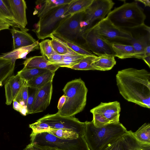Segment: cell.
Returning a JSON list of instances; mask_svg holds the SVG:
<instances>
[{
    "instance_id": "obj_1",
    "label": "cell",
    "mask_w": 150,
    "mask_h": 150,
    "mask_svg": "<svg viewBox=\"0 0 150 150\" xmlns=\"http://www.w3.org/2000/svg\"><path fill=\"white\" fill-rule=\"evenodd\" d=\"M120 94L128 102L150 108V73L144 69L129 68L118 71L116 76Z\"/></svg>"
},
{
    "instance_id": "obj_2",
    "label": "cell",
    "mask_w": 150,
    "mask_h": 150,
    "mask_svg": "<svg viewBox=\"0 0 150 150\" xmlns=\"http://www.w3.org/2000/svg\"><path fill=\"white\" fill-rule=\"evenodd\" d=\"M84 137L91 150H101L110 142L122 137L127 131L120 122L110 123L100 127H95L92 122H85Z\"/></svg>"
},
{
    "instance_id": "obj_3",
    "label": "cell",
    "mask_w": 150,
    "mask_h": 150,
    "mask_svg": "<svg viewBox=\"0 0 150 150\" xmlns=\"http://www.w3.org/2000/svg\"><path fill=\"white\" fill-rule=\"evenodd\" d=\"M63 91L65 102L57 113L65 117H72L84 109L86 103L88 91L84 82L80 78L67 83Z\"/></svg>"
},
{
    "instance_id": "obj_4",
    "label": "cell",
    "mask_w": 150,
    "mask_h": 150,
    "mask_svg": "<svg viewBox=\"0 0 150 150\" xmlns=\"http://www.w3.org/2000/svg\"><path fill=\"white\" fill-rule=\"evenodd\" d=\"M106 17L116 26L125 30L143 25L146 18L143 9L135 1L115 8Z\"/></svg>"
},
{
    "instance_id": "obj_5",
    "label": "cell",
    "mask_w": 150,
    "mask_h": 150,
    "mask_svg": "<svg viewBox=\"0 0 150 150\" xmlns=\"http://www.w3.org/2000/svg\"><path fill=\"white\" fill-rule=\"evenodd\" d=\"M69 4L55 7L39 18L36 28L32 30L39 39L50 38L61 23L71 16L65 15Z\"/></svg>"
},
{
    "instance_id": "obj_6",
    "label": "cell",
    "mask_w": 150,
    "mask_h": 150,
    "mask_svg": "<svg viewBox=\"0 0 150 150\" xmlns=\"http://www.w3.org/2000/svg\"><path fill=\"white\" fill-rule=\"evenodd\" d=\"M30 143L40 146L56 147L62 150H91L84 136L71 140L59 138L48 132L34 133L30 135Z\"/></svg>"
},
{
    "instance_id": "obj_7",
    "label": "cell",
    "mask_w": 150,
    "mask_h": 150,
    "mask_svg": "<svg viewBox=\"0 0 150 150\" xmlns=\"http://www.w3.org/2000/svg\"><path fill=\"white\" fill-rule=\"evenodd\" d=\"M120 103L117 101L101 102L90 110L93 115L92 121L96 127L110 123H120Z\"/></svg>"
},
{
    "instance_id": "obj_8",
    "label": "cell",
    "mask_w": 150,
    "mask_h": 150,
    "mask_svg": "<svg viewBox=\"0 0 150 150\" xmlns=\"http://www.w3.org/2000/svg\"><path fill=\"white\" fill-rule=\"evenodd\" d=\"M85 11L71 15L61 23L54 33L76 42L78 39H83L82 35L87 29L84 21Z\"/></svg>"
},
{
    "instance_id": "obj_9",
    "label": "cell",
    "mask_w": 150,
    "mask_h": 150,
    "mask_svg": "<svg viewBox=\"0 0 150 150\" xmlns=\"http://www.w3.org/2000/svg\"><path fill=\"white\" fill-rule=\"evenodd\" d=\"M37 121L47 124L52 130L70 129L76 132L79 136H84L86 127L85 122H81L74 116L65 117L57 112L54 114L47 115Z\"/></svg>"
},
{
    "instance_id": "obj_10",
    "label": "cell",
    "mask_w": 150,
    "mask_h": 150,
    "mask_svg": "<svg viewBox=\"0 0 150 150\" xmlns=\"http://www.w3.org/2000/svg\"><path fill=\"white\" fill-rule=\"evenodd\" d=\"M92 27L111 43L112 41L115 42V41H120L128 42L132 40V37L129 31L117 27L106 17Z\"/></svg>"
},
{
    "instance_id": "obj_11",
    "label": "cell",
    "mask_w": 150,
    "mask_h": 150,
    "mask_svg": "<svg viewBox=\"0 0 150 150\" xmlns=\"http://www.w3.org/2000/svg\"><path fill=\"white\" fill-rule=\"evenodd\" d=\"M87 48L92 53L98 56L108 54L114 56L111 43L108 41L92 27L87 29L82 35Z\"/></svg>"
},
{
    "instance_id": "obj_12",
    "label": "cell",
    "mask_w": 150,
    "mask_h": 150,
    "mask_svg": "<svg viewBox=\"0 0 150 150\" xmlns=\"http://www.w3.org/2000/svg\"><path fill=\"white\" fill-rule=\"evenodd\" d=\"M115 4L111 0H93L85 11L84 21L87 25V29L92 27L95 21H99L105 18Z\"/></svg>"
},
{
    "instance_id": "obj_13",
    "label": "cell",
    "mask_w": 150,
    "mask_h": 150,
    "mask_svg": "<svg viewBox=\"0 0 150 150\" xmlns=\"http://www.w3.org/2000/svg\"><path fill=\"white\" fill-rule=\"evenodd\" d=\"M131 34L132 40L128 42L134 47L135 58L142 59L144 57L146 47L150 45V28L144 24L140 26L139 33H136L132 29L126 30Z\"/></svg>"
},
{
    "instance_id": "obj_14",
    "label": "cell",
    "mask_w": 150,
    "mask_h": 150,
    "mask_svg": "<svg viewBox=\"0 0 150 150\" xmlns=\"http://www.w3.org/2000/svg\"><path fill=\"white\" fill-rule=\"evenodd\" d=\"M52 91V81L39 89L33 101L32 114L42 112L46 109L50 104Z\"/></svg>"
},
{
    "instance_id": "obj_15",
    "label": "cell",
    "mask_w": 150,
    "mask_h": 150,
    "mask_svg": "<svg viewBox=\"0 0 150 150\" xmlns=\"http://www.w3.org/2000/svg\"><path fill=\"white\" fill-rule=\"evenodd\" d=\"M13 16L16 28L24 30L28 22L26 16L27 8L24 0H7Z\"/></svg>"
},
{
    "instance_id": "obj_16",
    "label": "cell",
    "mask_w": 150,
    "mask_h": 150,
    "mask_svg": "<svg viewBox=\"0 0 150 150\" xmlns=\"http://www.w3.org/2000/svg\"><path fill=\"white\" fill-rule=\"evenodd\" d=\"M25 81L17 74L11 76L4 84L6 103L10 105L23 86Z\"/></svg>"
},
{
    "instance_id": "obj_17",
    "label": "cell",
    "mask_w": 150,
    "mask_h": 150,
    "mask_svg": "<svg viewBox=\"0 0 150 150\" xmlns=\"http://www.w3.org/2000/svg\"><path fill=\"white\" fill-rule=\"evenodd\" d=\"M23 64V68H25L45 69L54 72L60 67L58 65L50 63L42 56H35L27 58Z\"/></svg>"
},
{
    "instance_id": "obj_18",
    "label": "cell",
    "mask_w": 150,
    "mask_h": 150,
    "mask_svg": "<svg viewBox=\"0 0 150 150\" xmlns=\"http://www.w3.org/2000/svg\"><path fill=\"white\" fill-rule=\"evenodd\" d=\"M28 30V29L19 30L13 27L11 29L13 40V50L31 45L36 41L27 33Z\"/></svg>"
},
{
    "instance_id": "obj_19",
    "label": "cell",
    "mask_w": 150,
    "mask_h": 150,
    "mask_svg": "<svg viewBox=\"0 0 150 150\" xmlns=\"http://www.w3.org/2000/svg\"><path fill=\"white\" fill-rule=\"evenodd\" d=\"M16 60L0 57V87L13 75Z\"/></svg>"
},
{
    "instance_id": "obj_20",
    "label": "cell",
    "mask_w": 150,
    "mask_h": 150,
    "mask_svg": "<svg viewBox=\"0 0 150 150\" xmlns=\"http://www.w3.org/2000/svg\"><path fill=\"white\" fill-rule=\"evenodd\" d=\"M72 0H46L36 1V13L38 17H41L51 9L57 6L69 4Z\"/></svg>"
},
{
    "instance_id": "obj_21",
    "label": "cell",
    "mask_w": 150,
    "mask_h": 150,
    "mask_svg": "<svg viewBox=\"0 0 150 150\" xmlns=\"http://www.w3.org/2000/svg\"><path fill=\"white\" fill-rule=\"evenodd\" d=\"M38 41H36L33 44L20 47L8 52L3 54L0 57L6 59L16 60L17 59L24 58L31 52L39 49Z\"/></svg>"
},
{
    "instance_id": "obj_22",
    "label": "cell",
    "mask_w": 150,
    "mask_h": 150,
    "mask_svg": "<svg viewBox=\"0 0 150 150\" xmlns=\"http://www.w3.org/2000/svg\"><path fill=\"white\" fill-rule=\"evenodd\" d=\"M122 150H142L146 144L138 140L131 130L127 131L121 137Z\"/></svg>"
},
{
    "instance_id": "obj_23",
    "label": "cell",
    "mask_w": 150,
    "mask_h": 150,
    "mask_svg": "<svg viewBox=\"0 0 150 150\" xmlns=\"http://www.w3.org/2000/svg\"><path fill=\"white\" fill-rule=\"evenodd\" d=\"M115 57L113 56L108 54L97 56L92 64L94 70L106 71L111 70L116 64Z\"/></svg>"
},
{
    "instance_id": "obj_24",
    "label": "cell",
    "mask_w": 150,
    "mask_h": 150,
    "mask_svg": "<svg viewBox=\"0 0 150 150\" xmlns=\"http://www.w3.org/2000/svg\"><path fill=\"white\" fill-rule=\"evenodd\" d=\"M111 46L115 54V57L121 59L135 58V51L131 45H126L116 42H111Z\"/></svg>"
},
{
    "instance_id": "obj_25",
    "label": "cell",
    "mask_w": 150,
    "mask_h": 150,
    "mask_svg": "<svg viewBox=\"0 0 150 150\" xmlns=\"http://www.w3.org/2000/svg\"><path fill=\"white\" fill-rule=\"evenodd\" d=\"M52 35L67 47L77 54L85 56L95 55L80 43L67 39L57 33H53Z\"/></svg>"
},
{
    "instance_id": "obj_26",
    "label": "cell",
    "mask_w": 150,
    "mask_h": 150,
    "mask_svg": "<svg viewBox=\"0 0 150 150\" xmlns=\"http://www.w3.org/2000/svg\"><path fill=\"white\" fill-rule=\"evenodd\" d=\"M93 0H72L69 4L65 15L66 16L85 11L90 6Z\"/></svg>"
},
{
    "instance_id": "obj_27",
    "label": "cell",
    "mask_w": 150,
    "mask_h": 150,
    "mask_svg": "<svg viewBox=\"0 0 150 150\" xmlns=\"http://www.w3.org/2000/svg\"><path fill=\"white\" fill-rule=\"evenodd\" d=\"M55 72L49 71L35 77L27 81L29 87L40 88L46 84L53 81Z\"/></svg>"
},
{
    "instance_id": "obj_28",
    "label": "cell",
    "mask_w": 150,
    "mask_h": 150,
    "mask_svg": "<svg viewBox=\"0 0 150 150\" xmlns=\"http://www.w3.org/2000/svg\"><path fill=\"white\" fill-rule=\"evenodd\" d=\"M0 21L16 28L12 12L7 0H0Z\"/></svg>"
},
{
    "instance_id": "obj_29",
    "label": "cell",
    "mask_w": 150,
    "mask_h": 150,
    "mask_svg": "<svg viewBox=\"0 0 150 150\" xmlns=\"http://www.w3.org/2000/svg\"><path fill=\"white\" fill-rule=\"evenodd\" d=\"M85 56L76 53H69L64 55L60 61L53 64L58 65L60 67H66L70 68L71 67L78 63Z\"/></svg>"
},
{
    "instance_id": "obj_30",
    "label": "cell",
    "mask_w": 150,
    "mask_h": 150,
    "mask_svg": "<svg viewBox=\"0 0 150 150\" xmlns=\"http://www.w3.org/2000/svg\"><path fill=\"white\" fill-rule=\"evenodd\" d=\"M134 137L139 141L150 144V124L145 123L136 131L133 132Z\"/></svg>"
},
{
    "instance_id": "obj_31",
    "label": "cell",
    "mask_w": 150,
    "mask_h": 150,
    "mask_svg": "<svg viewBox=\"0 0 150 150\" xmlns=\"http://www.w3.org/2000/svg\"><path fill=\"white\" fill-rule=\"evenodd\" d=\"M50 71L45 69L33 68L26 69L23 68L18 71L17 74L23 80L26 81L46 72Z\"/></svg>"
},
{
    "instance_id": "obj_32",
    "label": "cell",
    "mask_w": 150,
    "mask_h": 150,
    "mask_svg": "<svg viewBox=\"0 0 150 150\" xmlns=\"http://www.w3.org/2000/svg\"><path fill=\"white\" fill-rule=\"evenodd\" d=\"M97 56L96 55L86 56L78 63L70 68L76 70H94L92 64Z\"/></svg>"
},
{
    "instance_id": "obj_33",
    "label": "cell",
    "mask_w": 150,
    "mask_h": 150,
    "mask_svg": "<svg viewBox=\"0 0 150 150\" xmlns=\"http://www.w3.org/2000/svg\"><path fill=\"white\" fill-rule=\"evenodd\" d=\"M61 139L71 140L77 138L78 134L73 130L66 129H54L48 132Z\"/></svg>"
},
{
    "instance_id": "obj_34",
    "label": "cell",
    "mask_w": 150,
    "mask_h": 150,
    "mask_svg": "<svg viewBox=\"0 0 150 150\" xmlns=\"http://www.w3.org/2000/svg\"><path fill=\"white\" fill-rule=\"evenodd\" d=\"M50 38L52 39L51 42L52 48L54 51L57 53L64 55L69 53H76L56 39L52 35H51Z\"/></svg>"
},
{
    "instance_id": "obj_35",
    "label": "cell",
    "mask_w": 150,
    "mask_h": 150,
    "mask_svg": "<svg viewBox=\"0 0 150 150\" xmlns=\"http://www.w3.org/2000/svg\"><path fill=\"white\" fill-rule=\"evenodd\" d=\"M39 47L42 56L47 59L53 53L54 51L51 43V40L47 39L39 43Z\"/></svg>"
},
{
    "instance_id": "obj_36",
    "label": "cell",
    "mask_w": 150,
    "mask_h": 150,
    "mask_svg": "<svg viewBox=\"0 0 150 150\" xmlns=\"http://www.w3.org/2000/svg\"><path fill=\"white\" fill-rule=\"evenodd\" d=\"M29 127L32 129V132L34 133L49 132L52 130L48 124L38 121L30 124Z\"/></svg>"
},
{
    "instance_id": "obj_37",
    "label": "cell",
    "mask_w": 150,
    "mask_h": 150,
    "mask_svg": "<svg viewBox=\"0 0 150 150\" xmlns=\"http://www.w3.org/2000/svg\"><path fill=\"white\" fill-rule=\"evenodd\" d=\"M39 89L33 88L28 87V96L26 106L28 110L27 114H32V108L33 101Z\"/></svg>"
},
{
    "instance_id": "obj_38",
    "label": "cell",
    "mask_w": 150,
    "mask_h": 150,
    "mask_svg": "<svg viewBox=\"0 0 150 150\" xmlns=\"http://www.w3.org/2000/svg\"><path fill=\"white\" fill-rule=\"evenodd\" d=\"M28 96V86L27 81H25L23 86L14 100L18 102L20 100H23L25 106L26 107Z\"/></svg>"
},
{
    "instance_id": "obj_39",
    "label": "cell",
    "mask_w": 150,
    "mask_h": 150,
    "mask_svg": "<svg viewBox=\"0 0 150 150\" xmlns=\"http://www.w3.org/2000/svg\"><path fill=\"white\" fill-rule=\"evenodd\" d=\"M121 137L107 144L101 150H122Z\"/></svg>"
},
{
    "instance_id": "obj_40",
    "label": "cell",
    "mask_w": 150,
    "mask_h": 150,
    "mask_svg": "<svg viewBox=\"0 0 150 150\" xmlns=\"http://www.w3.org/2000/svg\"><path fill=\"white\" fill-rule=\"evenodd\" d=\"M33 150H62L56 147L48 146H40L30 143Z\"/></svg>"
},
{
    "instance_id": "obj_41",
    "label": "cell",
    "mask_w": 150,
    "mask_h": 150,
    "mask_svg": "<svg viewBox=\"0 0 150 150\" xmlns=\"http://www.w3.org/2000/svg\"><path fill=\"white\" fill-rule=\"evenodd\" d=\"M64 55L58 54L54 52L47 59L50 63L54 64L61 61L63 59Z\"/></svg>"
},
{
    "instance_id": "obj_42",
    "label": "cell",
    "mask_w": 150,
    "mask_h": 150,
    "mask_svg": "<svg viewBox=\"0 0 150 150\" xmlns=\"http://www.w3.org/2000/svg\"><path fill=\"white\" fill-rule=\"evenodd\" d=\"M66 100V97L64 95L59 98L57 106L58 110H60L63 106Z\"/></svg>"
},
{
    "instance_id": "obj_43",
    "label": "cell",
    "mask_w": 150,
    "mask_h": 150,
    "mask_svg": "<svg viewBox=\"0 0 150 150\" xmlns=\"http://www.w3.org/2000/svg\"><path fill=\"white\" fill-rule=\"evenodd\" d=\"M13 109L17 111H19L23 107L18 102L14 100L13 101Z\"/></svg>"
},
{
    "instance_id": "obj_44",
    "label": "cell",
    "mask_w": 150,
    "mask_h": 150,
    "mask_svg": "<svg viewBox=\"0 0 150 150\" xmlns=\"http://www.w3.org/2000/svg\"><path fill=\"white\" fill-rule=\"evenodd\" d=\"M10 27L8 24L0 21V32L3 30L9 29Z\"/></svg>"
},
{
    "instance_id": "obj_45",
    "label": "cell",
    "mask_w": 150,
    "mask_h": 150,
    "mask_svg": "<svg viewBox=\"0 0 150 150\" xmlns=\"http://www.w3.org/2000/svg\"><path fill=\"white\" fill-rule=\"evenodd\" d=\"M136 2H139L143 4L145 7L150 6V1L149 0H135Z\"/></svg>"
},
{
    "instance_id": "obj_46",
    "label": "cell",
    "mask_w": 150,
    "mask_h": 150,
    "mask_svg": "<svg viewBox=\"0 0 150 150\" xmlns=\"http://www.w3.org/2000/svg\"><path fill=\"white\" fill-rule=\"evenodd\" d=\"M150 67V55L144 57L142 59Z\"/></svg>"
},
{
    "instance_id": "obj_47",
    "label": "cell",
    "mask_w": 150,
    "mask_h": 150,
    "mask_svg": "<svg viewBox=\"0 0 150 150\" xmlns=\"http://www.w3.org/2000/svg\"><path fill=\"white\" fill-rule=\"evenodd\" d=\"M19 112L24 116H26L28 114V110L27 107H23L19 111Z\"/></svg>"
},
{
    "instance_id": "obj_48",
    "label": "cell",
    "mask_w": 150,
    "mask_h": 150,
    "mask_svg": "<svg viewBox=\"0 0 150 150\" xmlns=\"http://www.w3.org/2000/svg\"><path fill=\"white\" fill-rule=\"evenodd\" d=\"M150 55V45H148L145 50L144 57Z\"/></svg>"
},
{
    "instance_id": "obj_49",
    "label": "cell",
    "mask_w": 150,
    "mask_h": 150,
    "mask_svg": "<svg viewBox=\"0 0 150 150\" xmlns=\"http://www.w3.org/2000/svg\"><path fill=\"white\" fill-rule=\"evenodd\" d=\"M142 150H150V144H146L144 146Z\"/></svg>"
},
{
    "instance_id": "obj_50",
    "label": "cell",
    "mask_w": 150,
    "mask_h": 150,
    "mask_svg": "<svg viewBox=\"0 0 150 150\" xmlns=\"http://www.w3.org/2000/svg\"><path fill=\"white\" fill-rule=\"evenodd\" d=\"M23 150H33L31 144L30 143L27 145Z\"/></svg>"
}]
</instances>
